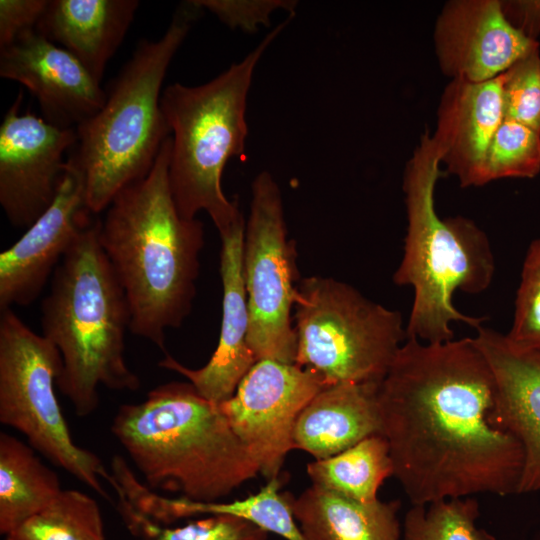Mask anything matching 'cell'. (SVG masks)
<instances>
[{
  "label": "cell",
  "mask_w": 540,
  "mask_h": 540,
  "mask_svg": "<svg viewBox=\"0 0 540 540\" xmlns=\"http://www.w3.org/2000/svg\"><path fill=\"white\" fill-rule=\"evenodd\" d=\"M496 383L473 337L406 338L379 384L381 434L412 505L517 494L520 442L495 423Z\"/></svg>",
  "instance_id": "6da1fadb"
},
{
  "label": "cell",
  "mask_w": 540,
  "mask_h": 540,
  "mask_svg": "<svg viewBox=\"0 0 540 540\" xmlns=\"http://www.w3.org/2000/svg\"><path fill=\"white\" fill-rule=\"evenodd\" d=\"M170 153L171 135L150 172L115 196L99 225L129 305V331L163 352L167 330L179 328L192 309L204 246L202 222L182 217L174 202Z\"/></svg>",
  "instance_id": "7a4b0ae2"
},
{
  "label": "cell",
  "mask_w": 540,
  "mask_h": 540,
  "mask_svg": "<svg viewBox=\"0 0 540 540\" xmlns=\"http://www.w3.org/2000/svg\"><path fill=\"white\" fill-rule=\"evenodd\" d=\"M111 431L154 491L217 502L260 474L219 406L190 382H168L121 405Z\"/></svg>",
  "instance_id": "3957f363"
},
{
  "label": "cell",
  "mask_w": 540,
  "mask_h": 540,
  "mask_svg": "<svg viewBox=\"0 0 540 540\" xmlns=\"http://www.w3.org/2000/svg\"><path fill=\"white\" fill-rule=\"evenodd\" d=\"M95 219L55 269L41 304L42 335L62 359L57 388L75 413L99 404L98 389L136 391L141 383L125 358L130 310L99 240Z\"/></svg>",
  "instance_id": "277c9868"
},
{
  "label": "cell",
  "mask_w": 540,
  "mask_h": 540,
  "mask_svg": "<svg viewBox=\"0 0 540 540\" xmlns=\"http://www.w3.org/2000/svg\"><path fill=\"white\" fill-rule=\"evenodd\" d=\"M440 163L438 148L426 131L405 165L407 228L403 256L393 274L396 285L413 289L407 338L429 343L454 339V322L475 329L483 325L486 318L460 312L453 295L456 291L484 292L495 273L485 232L465 217L442 219L437 214L434 192Z\"/></svg>",
  "instance_id": "5b68a950"
},
{
  "label": "cell",
  "mask_w": 540,
  "mask_h": 540,
  "mask_svg": "<svg viewBox=\"0 0 540 540\" xmlns=\"http://www.w3.org/2000/svg\"><path fill=\"white\" fill-rule=\"evenodd\" d=\"M197 10L189 1L158 40H142L110 83L102 108L76 127L75 151L68 160L82 177L94 215L150 172L171 135L160 102L163 81Z\"/></svg>",
  "instance_id": "8992f818"
},
{
  "label": "cell",
  "mask_w": 540,
  "mask_h": 540,
  "mask_svg": "<svg viewBox=\"0 0 540 540\" xmlns=\"http://www.w3.org/2000/svg\"><path fill=\"white\" fill-rule=\"evenodd\" d=\"M273 28L242 60L197 86L163 89L161 108L171 131L169 185L182 217L205 211L219 234L244 223L222 188L228 161L243 155L248 135L247 97L262 55L287 26Z\"/></svg>",
  "instance_id": "52a82bcc"
},
{
  "label": "cell",
  "mask_w": 540,
  "mask_h": 540,
  "mask_svg": "<svg viewBox=\"0 0 540 540\" xmlns=\"http://www.w3.org/2000/svg\"><path fill=\"white\" fill-rule=\"evenodd\" d=\"M293 309L295 364L314 370L328 385L380 383L407 338L399 311L333 278L302 279Z\"/></svg>",
  "instance_id": "ba28073f"
},
{
  "label": "cell",
  "mask_w": 540,
  "mask_h": 540,
  "mask_svg": "<svg viewBox=\"0 0 540 540\" xmlns=\"http://www.w3.org/2000/svg\"><path fill=\"white\" fill-rule=\"evenodd\" d=\"M62 359L42 334L11 308L0 309V422L23 434L29 445L101 496L110 472L93 452L78 446L55 387Z\"/></svg>",
  "instance_id": "9c48e42d"
},
{
  "label": "cell",
  "mask_w": 540,
  "mask_h": 540,
  "mask_svg": "<svg viewBox=\"0 0 540 540\" xmlns=\"http://www.w3.org/2000/svg\"><path fill=\"white\" fill-rule=\"evenodd\" d=\"M243 273L249 311L248 342L257 359L295 364L297 335L292 309L296 251L288 239L282 195L267 172L253 180L244 229Z\"/></svg>",
  "instance_id": "30bf717a"
},
{
  "label": "cell",
  "mask_w": 540,
  "mask_h": 540,
  "mask_svg": "<svg viewBox=\"0 0 540 540\" xmlns=\"http://www.w3.org/2000/svg\"><path fill=\"white\" fill-rule=\"evenodd\" d=\"M327 386L312 369L261 359L233 396L218 405L267 481L278 478L287 454L294 449L293 429L299 414Z\"/></svg>",
  "instance_id": "8fae6325"
},
{
  "label": "cell",
  "mask_w": 540,
  "mask_h": 540,
  "mask_svg": "<svg viewBox=\"0 0 540 540\" xmlns=\"http://www.w3.org/2000/svg\"><path fill=\"white\" fill-rule=\"evenodd\" d=\"M22 100L19 91L0 126V204L13 226L28 228L53 202L77 132L21 114Z\"/></svg>",
  "instance_id": "7c38bea8"
},
{
  "label": "cell",
  "mask_w": 540,
  "mask_h": 540,
  "mask_svg": "<svg viewBox=\"0 0 540 540\" xmlns=\"http://www.w3.org/2000/svg\"><path fill=\"white\" fill-rule=\"evenodd\" d=\"M95 219L82 177L67 160L51 205L0 253V309L34 302L65 254Z\"/></svg>",
  "instance_id": "4fadbf2b"
},
{
  "label": "cell",
  "mask_w": 540,
  "mask_h": 540,
  "mask_svg": "<svg viewBox=\"0 0 540 540\" xmlns=\"http://www.w3.org/2000/svg\"><path fill=\"white\" fill-rule=\"evenodd\" d=\"M434 47L444 75L482 82L495 78L539 47L511 24L500 0H450L434 28Z\"/></svg>",
  "instance_id": "5bb4252c"
},
{
  "label": "cell",
  "mask_w": 540,
  "mask_h": 540,
  "mask_svg": "<svg viewBox=\"0 0 540 540\" xmlns=\"http://www.w3.org/2000/svg\"><path fill=\"white\" fill-rule=\"evenodd\" d=\"M0 76L25 86L37 99L42 118L75 128L104 105L106 91L69 51L36 29L0 50Z\"/></svg>",
  "instance_id": "9a60e30c"
},
{
  "label": "cell",
  "mask_w": 540,
  "mask_h": 540,
  "mask_svg": "<svg viewBox=\"0 0 540 540\" xmlns=\"http://www.w3.org/2000/svg\"><path fill=\"white\" fill-rule=\"evenodd\" d=\"M245 223L219 234L220 276L223 287L222 321L217 347L209 361L191 369L169 354L159 367L185 377L198 393L219 405L235 393L242 378L257 359L248 342L249 311L243 273Z\"/></svg>",
  "instance_id": "2e32d148"
},
{
  "label": "cell",
  "mask_w": 540,
  "mask_h": 540,
  "mask_svg": "<svg viewBox=\"0 0 540 540\" xmlns=\"http://www.w3.org/2000/svg\"><path fill=\"white\" fill-rule=\"evenodd\" d=\"M473 337L496 383L495 423L521 444L524 465L517 494L540 490V352L519 347L483 325Z\"/></svg>",
  "instance_id": "e0dca14e"
},
{
  "label": "cell",
  "mask_w": 540,
  "mask_h": 540,
  "mask_svg": "<svg viewBox=\"0 0 540 540\" xmlns=\"http://www.w3.org/2000/svg\"><path fill=\"white\" fill-rule=\"evenodd\" d=\"M504 118L501 75L482 82L454 78L444 88L432 138L461 187L483 186L485 156Z\"/></svg>",
  "instance_id": "ac0fdd59"
},
{
  "label": "cell",
  "mask_w": 540,
  "mask_h": 540,
  "mask_svg": "<svg viewBox=\"0 0 540 540\" xmlns=\"http://www.w3.org/2000/svg\"><path fill=\"white\" fill-rule=\"evenodd\" d=\"M139 6L137 0H49L35 29L101 82Z\"/></svg>",
  "instance_id": "d6986e66"
},
{
  "label": "cell",
  "mask_w": 540,
  "mask_h": 540,
  "mask_svg": "<svg viewBox=\"0 0 540 540\" xmlns=\"http://www.w3.org/2000/svg\"><path fill=\"white\" fill-rule=\"evenodd\" d=\"M379 384L342 382L321 390L296 420L294 449L324 459L381 434Z\"/></svg>",
  "instance_id": "ffe728a7"
},
{
  "label": "cell",
  "mask_w": 540,
  "mask_h": 540,
  "mask_svg": "<svg viewBox=\"0 0 540 540\" xmlns=\"http://www.w3.org/2000/svg\"><path fill=\"white\" fill-rule=\"evenodd\" d=\"M290 504L306 540H402L398 500L363 503L311 485Z\"/></svg>",
  "instance_id": "44dd1931"
},
{
  "label": "cell",
  "mask_w": 540,
  "mask_h": 540,
  "mask_svg": "<svg viewBox=\"0 0 540 540\" xmlns=\"http://www.w3.org/2000/svg\"><path fill=\"white\" fill-rule=\"evenodd\" d=\"M35 449L8 433H0V533L52 503L64 489L57 474Z\"/></svg>",
  "instance_id": "7402d4cb"
},
{
  "label": "cell",
  "mask_w": 540,
  "mask_h": 540,
  "mask_svg": "<svg viewBox=\"0 0 540 540\" xmlns=\"http://www.w3.org/2000/svg\"><path fill=\"white\" fill-rule=\"evenodd\" d=\"M280 486L279 478L271 479L257 493L231 502H199L155 494L149 511L154 519L166 525L198 516L233 515L286 540H306L293 515L291 495L281 493Z\"/></svg>",
  "instance_id": "603a6c76"
},
{
  "label": "cell",
  "mask_w": 540,
  "mask_h": 540,
  "mask_svg": "<svg viewBox=\"0 0 540 540\" xmlns=\"http://www.w3.org/2000/svg\"><path fill=\"white\" fill-rule=\"evenodd\" d=\"M306 470L312 485L369 503L378 500L379 488L393 476V462L386 438L374 434L336 455L315 459Z\"/></svg>",
  "instance_id": "cb8c5ba5"
},
{
  "label": "cell",
  "mask_w": 540,
  "mask_h": 540,
  "mask_svg": "<svg viewBox=\"0 0 540 540\" xmlns=\"http://www.w3.org/2000/svg\"><path fill=\"white\" fill-rule=\"evenodd\" d=\"M5 540H104L101 510L91 496L63 490L52 503L6 534Z\"/></svg>",
  "instance_id": "d4e9b609"
},
{
  "label": "cell",
  "mask_w": 540,
  "mask_h": 540,
  "mask_svg": "<svg viewBox=\"0 0 540 540\" xmlns=\"http://www.w3.org/2000/svg\"><path fill=\"white\" fill-rule=\"evenodd\" d=\"M117 509L127 529L139 540H267L268 533L233 515H207L184 525H163L150 519L124 498Z\"/></svg>",
  "instance_id": "484cf974"
},
{
  "label": "cell",
  "mask_w": 540,
  "mask_h": 540,
  "mask_svg": "<svg viewBox=\"0 0 540 540\" xmlns=\"http://www.w3.org/2000/svg\"><path fill=\"white\" fill-rule=\"evenodd\" d=\"M478 501L469 497L412 505L402 528V540H496L477 526Z\"/></svg>",
  "instance_id": "4316f807"
},
{
  "label": "cell",
  "mask_w": 540,
  "mask_h": 540,
  "mask_svg": "<svg viewBox=\"0 0 540 540\" xmlns=\"http://www.w3.org/2000/svg\"><path fill=\"white\" fill-rule=\"evenodd\" d=\"M539 173L540 133L504 118L485 156L483 185L503 178H534Z\"/></svg>",
  "instance_id": "83f0119b"
},
{
  "label": "cell",
  "mask_w": 540,
  "mask_h": 540,
  "mask_svg": "<svg viewBox=\"0 0 540 540\" xmlns=\"http://www.w3.org/2000/svg\"><path fill=\"white\" fill-rule=\"evenodd\" d=\"M504 116L540 133L539 47L501 74Z\"/></svg>",
  "instance_id": "f1b7e54d"
},
{
  "label": "cell",
  "mask_w": 540,
  "mask_h": 540,
  "mask_svg": "<svg viewBox=\"0 0 540 540\" xmlns=\"http://www.w3.org/2000/svg\"><path fill=\"white\" fill-rule=\"evenodd\" d=\"M507 338L515 345L540 352V236L526 252Z\"/></svg>",
  "instance_id": "f546056e"
},
{
  "label": "cell",
  "mask_w": 540,
  "mask_h": 540,
  "mask_svg": "<svg viewBox=\"0 0 540 540\" xmlns=\"http://www.w3.org/2000/svg\"><path fill=\"white\" fill-rule=\"evenodd\" d=\"M198 9H206L232 29L253 32L269 23L276 10L294 12L296 2L280 0H194Z\"/></svg>",
  "instance_id": "4dcf8cb0"
},
{
  "label": "cell",
  "mask_w": 540,
  "mask_h": 540,
  "mask_svg": "<svg viewBox=\"0 0 540 540\" xmlns=\"http://www.w3.org/2000/svg\"><path fill=\"white\" fill-rule=\"evenodd\" d=\"M49 0L0 1V50L22 33L35 29Z\"/></svg>",
  "instance_id": "1f68e13d"
},
{
  "label": "cell",
  "mask_w": 540,
  "mask_h": 540,
  "mask_svg": "<svg viewBox=\"0 0 540 540\" xmlns=\"http://www.w3.org/2000/svg\"><path fill=\"white\" fill-rule=\"evenodd\" d=\"M538 12H539V26H540V0H539V4H538Z\"/></svg>",
  "instance_id": "d6a6232c"
}]
</instances>
